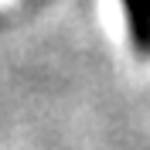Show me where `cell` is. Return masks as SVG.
I'll return each mask as SVG.
<instances>
[{"label":"cell","mask_w":150,"mask_h":150,"mask_svg":"<svg viewBox=\"0 0 150 150\" xmlns=\"http://www.w3.org/2000/svg\"><path fill=\"white\" fill-rule=\"evenodd\" d=\"M123 10H126L133 48L140 55H150V0H123Z\"/></svg>","instance_id":"cell-1"}]
</instances>
